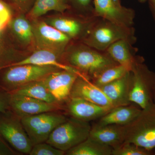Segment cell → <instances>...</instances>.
<instances>
[{
	"instance_id": "cell-1",
	"label": "cell",
	"mask_w": 155,
	"mask_h": 155,
	"mask_svg": "<svg viewBox=\"0 0 155 155\" xmlns=\"http://www.w3.org/2000/svg\"><path fill=\"white\" fill-rule=\"evenodd\" d=\"M81 42L69 45L62 62L90 80H92L105 69L119 64L106 51H98Z\"/></svg>"
},
{
	"instance_id": "cell-2",
	"label": "cell",
	"mask_w": 155,
	"mask_h": 155,
	"mask_svg": "<svg viewBox=\"0 0 155 155\" xmlns=\"http://www.w3.org/2000/svg\"><path fill=\"white\" fill-rule=\"evenodd\" d=\"M120 40H126L134 45L137 41L134 28L122 26L97 17L81 42L95 49L105 52L110 46Z\"/></svg>"
},
{
	"instance_id": "cell-3",
	"label": "cell",
	"mask_w": 155,
	"mask_h": 155,
	"mask_svg": "<svg viewBox=\"0 0 155 155\" xmlns=\"http://www.w3.org/2000/svg\"><path fill=\"white\" fill-rule=\"evenodd\" d=\"M143 57L136 56L130 71L131 88L130 102L145 109L154 103L155 93V72L144 63Z\"/></svg>"
},
{
	"instance_id": "cell-4",
	"label": "cell",
	"mask_w": 155,
	"mask_h": 155,
	"mask_svg": "<svg viewBox=\"0 0 155 155\" xmlns=\"http://www.w3.org/2000/svg\"><path fill=\"white\" fill-rule=\"evenodd\" d=\"M4 69L0 76V87L12 92L28 84L43 80L51 73L61 69L52 66L26 64Z\"/></svg>"
},
{
	"instance_id": "cell-5",
	"label": "cell",
	"mask_w": 155,
	"mask_h": 155,
	"mask_svg": "<svg viewBox=\"0 0 155 155\" xmlns=\"http://www.w3.org/2000/svg\"><path fill=\"white\" fill-rule=\"evenodd\" d=\"M91 127L88 122L67 118L53 130L46 142L66 152L88 138Z\"/></svg>"
},
{
	"instance_id": "cell-6",
	"label": "cell",
	"mask_w": 155,
	"mask_h": 155,
	"mask_svg": "<svg viewBox=\"0 0 155 155\" xmlns=\"http://www.w3.org/2000/svg\"><path fill=\"white\" fill-rule=\"evenodd\" d=\"M125 127V142L152 150L155 148V104L142 109L133 122Z\"/></svg>"
},
{
	"instance_id": "cell-7",
	"label": "cell",
	"mask_w": 155,
	"mask_h": 155,
	"mask_svg": "<svg viewBox=\"0 0 155 155\" xmlns=\"http://www.w3.org/2000/svg\"><path fill=\"white\" fill-rule=\"evenodd\" d=\"M61 111L25 116L21 122L33 146L45 142L53 130L67 119Z\"/></svg>"
},
{
	"instance_id": "cell-8",
	"label": "cell",
	"mask_w": 155,
	"mask_h": 155,
	"mask_svg": "<svg viewBox=\"0 0 155 155\" xmlns=\"http://www.w3.org/2000/svg\"><path fill=\"white\" fill-rule=\"evenodd\" d=\"M0 136L19 153L29 154L33 146L21 118L10 110L0 114Z\"/></svg>"
},
{
	"instance_id": "cell-9",
	"label": "cell",
	"mask_w": 155,
	"mask_h": 155,
	"mask_svg": "<svg viewBox=\"0 0 155 155\" xmlns=\"http://www.w3.org/2000/svg\"><path fill=\"white\" fill-rule=\"evenodd\" d=\"M31 24L37 49L48 50L63 57L72 40L45 21L32 19Z\"/></svg>"
},
{
	"instance_id": "cell-10",
	"label": "cell",
	"mask_w": 155,
	"mask_h": 155,
	"mask_svg": "<svg viewBox=\"0 0 155 155\" xmlns=\"http://www.w3.org/2000/svg\"><path fill=\"white\" fill-rule=\"evenodd\" d=\"M10 110L21 118L53 111L65 110V105L46 102L30 97L11 93Z\"/></svg>"
},
{
	"instance_id": "cell-11",
	"label": "cell",
	"mask_w": 155,
	"mask_h": 155,
	"mask_svg": "<svg viewBox=\"0 0 155 155\" xmlns=\"http://www.w3.org/2000/svg\"><path fill=\"white\" fill-rule=\"evenodd\" d=\"M94 13L95 17L128 27H133L135 17L134 10L118 5L114 0H94Z\"/></svg>"
},
{
	"instance_id": "cell-12",
	"label": "cell",
	"mask_w": 155,
	"mask_h": 155,
	"mask_svg": "<svg viewBox=\"0 0 155 155\" xmlns=\"http://www.w3.org/2000/svg\"><path fill=\"white\" fill-rule=\"evenodd\" d=\"M78 75H82L74 71L61 69L51 73L42 80L57 101L65 105L70 98L71 90Z\"/></svg>"
},
{
	"instance_id": "cell-13",
	"label": "cell",
	"mask_w": 155,
	"mask_h": 155,
	"mask_svg": "<svg viewBox=\"0 0 155 155\" xmlns=\"http://www.w3.org/2000/svg\"><path fill=\"white\" fill-rule=\"evenodd\" d=\"M97 17L87 18L86 20L72 17H52L46 19L45 22L55 28L72 40H80L85 37Z\"/></svg>"
},
{
	"instance_id": "cell-14",
	"label": "cell",
	"mask_w": 155,
	"mask_h": 155,
	"mask_svg": "<svg viewBox=\"0 0 155 155\" xmlns=\"http://www.w3.org/2000/svg\"><path fill=\"white\" fill-rule=\"evenodd\" d=\"M70 98L86 100L106 107H114L102 90L83 75H78L75 81L71 90Z\"/></svg>"
},
{
	"instance_id": "cell-15",
	"label": "cell",
	"mask_w": 155,
	"mask_h": 155,
	"mask_svg": "<svg viewBox=\"0 0 155 155\" xmlns=\"http://www.w3.org/2000/svg\"><path fill=\"white\" fill-rule=\"evenodd\" d=\"M112 108L98 105L81 99L70 98L65 104L64 111L70 117L89 122L100 119Z\"/></svg>"
},
{
	"instance_id": "cell-16",
	"label": "cell",
	"mask_w": 155,
	"mask_h": 155,
	"mask_svg": "<svg viewBox=\"0 0 155 155\" xmlns=\"http://www.w3.org/2000/svg\"><path fill=\"white\" fill-rule=\"evenodd\" d=\"M125 125L96 124L91 126L89 137L114 149L125 142Z\"/></svg>"
},
{
	"instance_id": "cell-17",
	"label": "cell",
	"mask_w": 155,
	"mask_h": 155,
	"mask_svg": "<svg viewBox=\"0 0 155 155\" xmlns=\"http://www.w3.org/2000/svg\"><path fill=\"white\" fill-rule=\"evenodd\" d=\"M131 74L127 72L123 77L99 87L114 107L131 104L129 100L131 88Z\"/></svg>"
},
{
	"instance_id": "cell-18",
	"label": "cell",
	"mask_w": 155,
	"mask_h": 155,
	"mask_svg": "<svg viewBox=\"0 0 155 155\" xmlns=\"http://www.w3.org/2000/svg\"><path fill=\"white\" fill-rule=\"evenodd\" d=\"M142 110L137 105L131 103L127 105L114 107L99 119V125H127L133 122Z\"/></svg>"
},
{
	"instance_id": "cell-19",
	"label": "cell",
	"mask_w": 155,
	"mask_h": 155,
	"mask_svg": "<svg viewBox=\"0 0 155 155\" xmlns=\"http://www.w3.org/2000/svg\"><path fill=\"white\" fill-rule=\"evenodd\" d=\"M7 24L10 35L19 44L28 46L32 43L34 44L31 22L24 14L11 18Z\"/></svg>"
},
{
	"instance_id": "cell-20",
	"label": "cell",
	"mask_w": 155,
	"mask_h": 155,
	"mask_svg": "<svg viewBox=\"0 0 155 155\" xmlns=\"http://www.w3.org/2000/svg\"><path fill=\"white\" fill-rule=\"evenodd\" d=\"M62 59L63 57L51 51L37 49L22 61L12 66L26 64L52 66L61 69L74 71L80 74L76 69L64 64L62 62Z\"/></svg>"
},
{
	"instance_id": "cell-21",
	"label": "cell",
	"mask_w": 155,
	"mask_h": 155,
	"mask_svg": "<svg viewBox=\"0 0 155 155\" xmlns=\"http://www.w3.org/2000/svg\"><path fill=\"white\" fill-rule=\"evenodd\" d=\"M133 45L126 40H120L110 46L106 52L117 64L126 66L130 70L137 51Z\"/></svg>"
},
{
	"instance_id": "cell-22",
	"label": "cell",
	"mask_w": 155,
	"mask_h": 155,
	"mask_svg": "<svg viewBox=\"0 0 155 155\" xmlns=\"http://www.w3.org/2000/svg\"><path fill=\"white\" fill-rule=\"evenodd\" d=\"M27 57L14 48L3 28H0V70L18 63Z\"/></svg>"
},
{
	"instance_id": "cell-23",
	"label": "cell",
	"mask_w": 155,
	"mask_h": 155,
	"mask_svg": "<svg viewBox=\"0 0 155 155\" xmlns=\"http://www.w3.org/2000/svg\"><path fill=\"white\" fill-rule=\"evenodd\" d=\"M69 8L67 0H35L28 15L31 19H36L49 11L63 13Z\"/></svg>"
},
{
	"instance_id": "cell-24",
	"label": "cell",
	"mask_w": 155,
	"mask_h": 155,
	"mask_svg": "<svg viewBox=\"0 0 155 155\" xmlns=\"http://www.w3.org/2000/svg\"><path fill=\"white\" fill-rule=\"evenodd\" d=\"M11 93L30 97L46 102L59 103L50 92L42 80L28 84Z\"/></svg>"
},
{
	"instance_id": "cell-25",
	"label": "cell",
	"mask_w": 155,
	"mask_h": 155,
	"mask_svg": "<svg viewBox=\"0 0 155 155\" xmlns=\"http://www.w3.org/2000/svg\"><path fill=\"white\" fill-rule=\"evenodd\" d=\"M113 148L89 137L67 151V155H112Z\"/></svg>"
},
{
	"instance_id": "cell-26",
	"label": "cell",
	"mask_w": 155,
	"mask_h": 155,
	"mask_svg": "<svg viewBox=\"0 0 155 155\" xmlns=\"http://www.w3.org/2000/svg\"><path fill=\"white\" fill-rule=\"evenodd\" d=\"M130 71L126 66L117 64L105 69L91 81L96 86L101 87L121 78Z\"/></svg>"
},
{
	"instance_id": "cell-27",
	"label": "cell",
	"mask_w": 155,
	"mask_h": 155,
	"mask_svg": "<svg viewBox=\"0 0 155 155\" xmlns=\"http://www.w3.org/2000/svg\"><path fill=\"white\" fill-rule=\"evenodd\" d=\"M152 150H149L131 143L125 142L113 149L112 155H151Z\"/></svg>"
},
{
	"instance_id": "cell-28",
	"label": "cell",
	"mask_w": 155,
	"mask_h": 155,
	"mask_svg": "<svg viewBox=\"0 0 155 155\" xmlns=\"http://www.w3.org/2000/svg\"><path fill=\"white\" fill-rule=\"evenodd\" d=\"M66 152L49 144L43 142L35 145L32 147L30 155H64Z\"/></svg>"
},
{
	"instance_id": "cell-29",
	"label": "cell",
	"mask_w": 155,
	"mask_h": 155,
	"mask_svg": "<svg viewBox=\"0 0 155 155\" xmlns=\"http://www.w3.org/2000/svg\"><path fill=\"white\" fill-rule=\"evenodd\" d=\"M75 9L81 12L95 16L94 13V0H67Z\"/></svg>"
},
{
	"instance_id": "cell-30",
	"label": "cell",
	"mask_w": 155,
	"mask_h": 155,
	"mask_svg": "<svg viewBox=\"0 0 155 155\" xmlns=\"http://www.w3.org/2000/svg\"><path fill=\"white\" fill-rule=\"evenodd\" d=\"M11 93L0 87V114L10 110Z\"/></svg>"
},
{
	"instance_id": "cell-31",
	"label": "cell",
	"mask_w": 155,
	"mask_h": 155,
	"mask_svg": "<svg viewBox=\"0 0 155 155\" xmlns=\"http://www.w3.org/2000/svg\"><path fill=\"white\" fill-rule=\"evenodd\" d=\"M11 12L8 5L2 0H0V28L8 23L11 19Z\"/></svg>"
},
{
	"instance_id": "cell-32",
	"label": "cell",
	"mask_w": 155,
	"mask_h": 155,
	"mask_svg": "<svg viewBox=\"0 0 155 155\" xmlns=\"http://www.w3.org/2000/svg\"><path fill=\"white\" fill-rule=\"evenodd\" d=\"M17 8L22 12L29 11L31 4L32 0H10ZM28 12V11H27Z\"/></svg>"
},
{
	"instance_id": "cell-33",
	"label": "cell",
	"mask_w": 155,
	"mask_h": 155,
	"mask_svg": "<svg viewBox=\"0 0 155 155\" xmlns=\"http://www.w3.org/2000/svg\"><path fill=\"white\" fill-rule=\"evenodd\" d=\"M0 137V155H18L19 152L11 149Z\"/></svg>"
},
{
	"instance_id": "cell-34",
	"label": "cell",
	"mask_w": 155,
	"mask_h": 155,
	"mask_svg": "<svg viewBox=\"0 0 155 155\" xmlns=\"http://www.w3.org/2000/svg\"><path fill=\"white\" fill-rule=\"evenodd\" d=\"M151 12L155 21V0H148Z\"/></svg>"
},
{
	"instance_id": "cell-35",
	"label": "cell",
	"mask_w": 155,
	"mask_h": 155,
	"mask_svg": "<svg viewBox=\"0 0 155 155\" xmlns=\"http://www.w3.org/2000/svg\"><path fill=\"white\" fill-rule=\"evenodd\" d=\"M114 2H115V3L116 5H118L119 6H121V2H120V0H114Z\"/></svg>"
},
{
	"instance_id": "cell-36",
	"label": "cell",
	"mask_w": 155,
	"mask_h": 155,
	"mask_svg": "<svg viewBox=\"0 0 155 155\" xmlns=\"http://www.w3.org/2000/svg\"><path fill=\"white\" fill-rule=\"evenodd\" d=\"M139 2H140L141 3H143L145 2H146L147 0H138Z\"/></svg>"
},
{
	"instance_id": "cell-37",
	"label": "cell",
	"mask_w": 155,
	"mask_h": 155,
	"mask_svg": "<svg viewBox=\"0 0 155 155\" xmlns=\"http://www.w3.org/2000/svg\"><path fill=\"white\" fill-rule=\"evenodd\" d=\"M154 103L155 104V96H154Z\"/></svg>"
},
{
	"instance_id": "cell-38",
	"label": "cell",
	"mask_w": 155,
	"mask_h": 155,
	"mask_svg": "<svg viewBox=\"0 0 155 155\" xmlns=\"http://www.w3.org/2000/svg\"></svg>"
}]
</instances>
